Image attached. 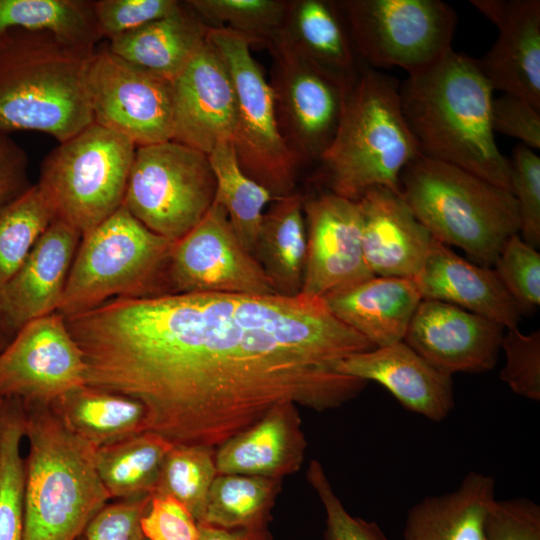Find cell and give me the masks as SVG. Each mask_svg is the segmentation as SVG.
<instances>
[{
    "label": "cell",
    "instance_id": "5bb4252c",
    "mask_svg": "<svg viewBox=\"0 0 540 540\" xmlns=\"http://www.w3.org/2000/svg\"><path fill=\"white\" fill-rule=\"evenodd\" d=\"M86 384L83 354L65 317L54 312L22 326L0 351V397L51 405Z\"/></svg>",
    "mask_w": 540,
    "mask_h": 540
},
{
    "label": "cell",
    "instance_id": "8d00e7d4",
    "mask_svg": "<svg viewBox=\"0 0 540 540\" xmlns=\"http://www.w3.org/2000/svg\"><path fill=\"white\" fill-rule=\"evenodd\" d=\"M218 475L215 449L197 445H173L168 452L153 495L170 496L201 522L210 487Z\"/></svg>",
    "mask_w": 540,
    "mask_h": 540
},
{
    "label": "cell",
    "instance_id": "ac0fdd59",
    "mask_svg": "<svg viewBox=\"0 0 540 540\" xmlns=\"http://www.w3.org/2000/svg\"><path fill=\"white\" fill-rule=\"evenodd\" d=\"M172 85V140L207 155L219 144L232 141L234 89L223 59L208 39Z\"/></svg>",
    "mask_w": 540,
    "mask_h": 540
},
{
    "label": "cell",
    "instance_id": "ffe728a7",
    "mask_svg": "<svg viewBox=\"0 0 540 540\" xmlns=\"http://www.w3.org/2000/svg\"><path fill=\"white\" fill-rule=\"evenodd\" d=\"M81 233L55 218L0 292V314L16 333L26 323L57 312Z\"/></svg>",
    "mask_w": 540,
    "mask_h": 540
},
{
    "label": "cell",
    "instance_id": "83f0119b",
    "mask_svg": "<svg viewBox=\"0 0 540 540\" xmlns=\"http://www.w3.org/2000/svg\"><path fill=\"white\" fill-rule=\"evenodd\" d=\"M303 198L297 193L274 200L262 219L253 250L276 294L301 293L307 236Z\"/></svg>",
    "mask_w": 540,
    "mask_h": 540
},
{
    "label": "cell",
    "instance_id": "f35d334b",
    "mask_svg": "<svg viewBox=\"0 0 540 540\" xmlns=\"http://www.w3.org/2000/svg\"><path fill=\"white\" fill-rule=\"evenodd\" d=\"M494 270L520 314L533 313L540 304V254L513 234L504 243Z\"/></svg>",
    "mask_w": 540,
    "mask_h": 540
},
{
    "label": "cell",
    "instance_id": "db71d44e",
    "mask_svg": "<svg viewBox=\"0 0 540 540\" xmlns=\"http://www.w3.org/2000/svg\"><path fill=\"white\" fill-rule=\"evenodd\" d=\"M144 540H147V539H144Z\"/></svg>",
    "mask_w": 540,
    "mask_h": 540
},
{
    "label": "cell",
    "instance_id": "30bf717a",
    "mask_svg": "<svg viewBox=\"0 0 540 540\" xmlns=\"http://www.w3.org/2000/svg\"><path fill=\"white\" fill-rule=\"evenodd\" d=\"M215 195L208 155L169 140L136 147L123 205L152 232L175 242L201 221Z\"/></svg>",
    "mask_w": 540,
    "mask_h": 540
},
{
    "label": "cell",
    "instance_id": "4fadbf2b",
    "mask_svg": "<svg viewBox=\"0 0 540 540\" xmlns=\"http://www.w3.org/2000/svg\"><path fill=\"white\" fill-rule=\"evenodd\" d=\"M171 293L276 294L261 265L240 241L221 204L174 242L167 270Z\"/></svg>",
    "mask_w": 540,
    "mask_h": 540
},
{
    "label": "cell",
    "instance_id": "9c48e42d",
    "mask_svg": "<svg viewBox=\"0 0 540 540\" xmlns=\"http://www.w3.org/2000/svg\"><path fill=\"white\" fill-rule=\"evenodd\" d=\"M207 39L231 77L235 94L231 142L241 168L275 200L292 194L297 161L280 132L275 90L252 57L251 41L227 28H210Z\"/></svg>",
    "mask_w": 540,
    "mask_h": 540
},
{
    "label": "cell",
    "instance_id": "ba28073f",
    "mask_svg": "<svg viewBox=\"0 0 540 540\" xmlns=\"http://www.w3.org/2000/svg\"><path fill=\"white\" fill-rule=\"evenodd\" d=\"M136 146L95 122L44 159L37 185L55 217L84 234L122 205Z\"/></svg>",
    "mask_w": 540,
    "mask_h": 540
},
{
    "label": "cell",
    "instance_id": "484cf974",
    "mask_svg": "<svg viewBox=\"0 0 540 540\" xmlns=\"http://www.w3.org/2000/svg\"><path fill=\"white\" fill-rule=\"evenodd\" d=\"M494 499V479L471 471L454 491L427 496L410 508L403 540H484V522Z\"/></svg>",
    "mask_w": 540,
    "mask_h": 540
},
{
    "label": "cell",
    "instance_id": "e0dca14e",
    "mask_svg": "<svg viewBox=\"0 0 540 540\" xmlns=\"http://www.w3.org/2000/svg\"><path fill=\"white\" fill-rule=\"evenodd\" d=\"M278 44L276 99L282 103L299 151L320 158L336 133L354 82L327 70L297 48Z\"/></svg>",
    "mask_w": 540,
    "mask_h": 540
},
{
    "label": "cell",
    "instance_id": "f907efd6",
    "mask_svg": "<svg viewBox=\"0 0 540 540\" xmlns=\"http://www.w3.org/2000/svg\"><path fill=\"white\" fill-rule=\"evenodd\" d=\"M15 333L9 328L0 314V351H2L12 340Z\"/></svg>",
    "mask_w": 540,
    "mask_h": 540
},
{
    "label": "cell",
    "instance_id": "277c9868",
    "mask_svg": "<svg viewBox=\"0 0 540 540\" xmlns=\"http://www.w3.org/2000/svg\"><path fill=\"white\" fill-rule=\"evenodd\" d=\"M23 408L29 441L24 540H77L111 499L97 470L98 447L74 433L51 405Z\"/></svg>",
    "mask_w": 540,
    "mask_h": 540
},
{
    "label": "cell",
    "instance_id": "7a4b0ae2",
    "mask_svg": "<svg viewBox=\"0 0 540 540\" xmlns=\"http://www.w3.org/2000/svg\"><path fill=\"white\" fill-rule=\"evenodd\" d=\"M493 91L476 59L450 49L427 70L407 76L399 94L421 155L511 192L510 160L492 128Z\"/></svg>",
    "mask_w": 540,
    "mask_h": 540
},
{
    "label": "cell",
    "instance_id": "4dcf8cb0",
    "mask_svg": "<svg viewBox=\"0 0 540 540\" xmlns=\"http://www.w3.org/2000/svg\"><path fill=\"white\" fill-rule=\"evenodd\" d=\"M172 447L171 442L150 431L98 447L97 470L110 498L152 495Z\"/></svg>",
    "mask_w": 540,
    "mask_h": 540
},
{
    "label": "cell",
    "instance_id": "681fc988",
    "mask_svg": "<svg viewBox=\"0 0 540 540\" xmlns=\"http://www.w3.org/2000/svg\"><path fill=\"white\" fill-rule=\"evenodd\" d=\"M198 530L196 540H273L268 528L226 529L198 523Z\"/></svg>",
    "mask_w": 540,
    "mask_h": 540
},
{
    "label": "cell",
    "instance_id": "7402d4cb",
    "mask_svg": "<svg viewBox=\"0 0 540 540\" xmlns=\"http://www.w3.org/2000/svg\"><path fill=\"white\" fill-rule=\"evenodd\" d=\"M362 245L374 276L413 279L421 269L433 237L416 218L401 193L367 190L358 200Z\"/></svg>",
    "mask_w": 540,
    "mask_h": 540
},
{
    "label": "cell",
    "instance_id": "7bdbcfd3",
    "mask_svg": "<svg viewBox=\"0 0 540 540\" xmlns=\"http://www.w3.org/2000/svg\"><path fill=\"white\" fill-rule=\"evenodd\" d=\"M175 0H99L95 14L101 38L112 40L182 8Z\"/></svg>",
    "mask_w": 540,
    "mask_h": 540
},
{
    "label": "cell",
    "instance_id": "2e32d148",
    "mask_svg": "<svg viewBox=\"0 0 540 540\" xmlns=\"http://www.w3.org/2000/svg\"><path fill=\"white\" fill-rule=\"evenodd\" d=\"M504 327L460 307L422 299L403 342L439 371L481 373L497 363Z\"/></svg>",
    "mask_w": 540,
    "mask_h": 540
},
{
    "label": "cell",
    "instance_id": "d4e9b609",
    "mask_svg": "<svg viewBox=\"0 0 540 540\" xmlns=\"http://www.w3.org/2000/svg\"><path fill=\"white\" fill-rule=\"evenodd\" d=\"M331 312L375 347L403 341L422 298L413 279L374 276L323 297Z\"/></svg>",
    "mask_w": 540,
    "mask_h": 540
},
{
    "label": "cell",
    "instance_id": "52a82bcc",
    "mask_svg": "<svg viewBox=\"0 0 540 540\" xmlns=\"http://www.w3.org/2000/svg\"><path fill=\"white\" fill-rule=\"evenodd\" d=\"M173 244L122 205L81 237L57 312L68 317L113 298L170 294L167 270Z\"/></svg>",
    "mask_w": 540,
    "mask_h": 540
},
{
    "label": "cell",
    "instance_id": "3957f363",
    "mask_svg": "<svg viewBox=\"0 0 540 540\" xmlns=\"http://www.w3.org/2000/svg\"><path fill=\"white\" fill-rule=\"evenodd\" d=\"M94 50L24 30L0 36V135L31 130L62 143L93 123L86 72Z\"/></svg>",
    "mask_w": 540,
    "mask_h": 540
},
{
    "label": "cell",
    "instance_id": "f5cc1de1",
    "mask_svg": "<svg viewBox=\"0 0 540 540\" xmlns=\"http://www.w3.org/2000/svg\"><path fill=\"white\" fill-rule=\"evenodd\" d=\"M2 401H3V399L0 397V408H1V405H2Z\"/></svg>",
    "mask_w": 540,
    "mask_h": 540
},
{
    "label": "cell",
    "instance_id": "f1b7e54d",
    "mask_svg": "<svg viewBox=\"0 0 540 540\" xmlns=\"http://www.w3.org/2000/svg\"><path fill=\"white\" fill-rule=\"evenodd\" d=\"M51 406L74 433L97 447L147 431V411L140 401L86 384Z\"/></svg>",
    "mask_w": 540,
    "mask_h": 540
},
{
    "label": "cell",
    "instance_id": "f546056e",
    "mask_svg": "<svg viewBox=\"0 0 540 540\" xmlns=\"http://www.w3.org/2000/svg\"><path fill=\"white\" fill-rule=\"evenodd\" d=\"M11 30L48 34L85 49H95L101 39L95 1L86 0H0V36Z\"/></svg>",
    "mask_w": 540,
    "mask_h": 540
},
{
    "label": "cell",
    "instance_id": "5b68a950",
    "mask_svg": "<svg viewBox=\"0 0 540 540\" xmlns=\"http://www.w3.org/2000/svg\"><path fill=\"white\" fill-rule=\"evenodd\" d=\"M400 82L365 63L352 84L336 133L319 158L331 192L358 200L367 190L401 193L404 168L421 155L400 102Z\"/></svg>",
    "mask_w": 540,
    "mask_h": 540
},
{
    "label": "cell",
    "instance_id": "603a6c76",
    "mask_svg": "<svg viewBox=\"0 0 540 540\" xmlns=\"http://www.w3.org/2000/svg\"><path fill=\"white\" fill-rule=\"evenodd\" d=\"M413 281L422 299L460 307L507 329L517 327L520 320L494 269L468 262L435 238Z\"/></svg>",
    "mask_w": 540,
    "mask_h": 540
},
{
    "label": "cell",
    "instance_id": "cb8c5ba5",
    "mask_svg": "<svg viewBox=\"0 0 540 540\" xmlns=\"http://www.w3.org/2000/svg\"><path fill=\"white\" fill-rule=\"evenodd\" d=\"M306 445L297 405L283 403L215 449L217 473L281 480L300 469Z\"/></svg>",
    "mask_w": 540,
    "mask_h": 540
},
{
    "label": "cell",
    "instance_id": "816d5d0a",
    "mask_svg": "<svg viewBox=\"0 0 540 540\" xmlns=\"http://www.w3.org/2000/svg\"><path fill=\"white\" fill-rule=\"evenodd\" d=\"M77 540H85L84 536L82 535L79 539Z\"/></svg>",
    "mask_w": 540,
    "mask_h": 540
},
{
    "label": "cell",
    "instance_id": "c3c4849f",
    "mask_svg": "<svg viewBox=\"0 0 540 540\" xmlns=\"http://www.w3.org/2000/svg\"><path fill=\"white\" fill-rule=\"evenodd\" d=\"M31 186L27 154L9 135H0V208Z\"/></svg>",
    "mask_w": 540,
    "mask_h": 540
},
{
    "label": "cell",
    "instance_id": "d6a6232c",
    "mask_svg": "<svg viewBox=\"0 0 540 540\" xmlns=\"http://www.w3.org/2000/svg\"><path fill=\"white\" fill-rule=\"evenodd\" d=\"M280 486V479L218 474L199 523L226 529L267 528Z\"/></svg>",
    "mask_w": 540,
    "mask_h": 540
},
{
    "label": "cell",
    "instance_id": "60d3db41",
    "mask_svg": "<svg viewBox=\"0 0 540 540\" xmlns=\"http://www.w3.org/2000/svg\"><path fill=\"white\" fill-rule=\"evenodd\" d=\"M501 348L506 355L500 379L527 399L540 400V331L521 333L517 327L503 334Z\"/></svg>",
    "mask_w": 540,
    "mask_h": 540
},
{
    "label": "cell",
    "instance_id": "bcb514c9",
    "mask_svg": "<svg viewBox=\"0 0 540 540\" xmlns=\"http://www.w3.org/2000/svg\"><path fill=\"white\" fill-rule=\"evenodd\" d=\"M491 122L494 133L516 138L532 150L540 148V108L525 99L506 93L493 98Z\"/></svg>",
    "mask_w": 540,
    "mask_h": 540
},
{
    "label": "cell",
    "instance_id": "6da1fadb",
    "mask_svg": "<svg viewBox=\"0 0 540 540\" xmlns=\"http://www.w3.org/2000/svg\"><path fill=\"white\" fill-rule=\"evenodd\" d=\"M66 323L86 385L140 401L147 431L173 445L214 449L277 405L342 406L367 382L339 362L374 348L303 294L113 298Z\"/></svg>",
    "mask_w": 540,
    "mask_h": 540
},
{
    "label": "cell",
    "instance_id": "e575fe53",
    "mask_svg": "<svg viewBox=\"0 0 540 540\" xmlns=\"http://www.w3.org/2000/svg\"><path fill=\"white\" fill-rule=\"evenodd\" d=\"M24 436L22 402L3 399L0 408V540H24L25 460L20 453Z\"/></svg>",
    "mask_w": 540,
    "mask_h": 540
},
{
    "label": "cell",
    "instance_id": "1f68e13d",
    "mask_svg": "<svg viewBox=\"0 0 540 540\" xmlns=\"http://www.w3.org/2000/svg\"><path fill=\"white\" fill-rule=\"evenodd\" d=\"M296 48L327 70L354 82L363 66L357 61L346 19L339 4L303 0L296 4Z\"/></svg>",
    "mask_w": 540,
    "mask_h": 540
},
{
    "label": "cell",
    "instance_id": "d6986e66",
    "mask_svg": "<svg viewBox=\"0 0 540 540\" xmlns=\"http://www.w3.org/2000/svg\"><path fill=\"white\" fill-rule=\"evenodd\" d=\"M499 30L478 67L493 90L518 96L540 108V1L473 0Z\"/></svg>",
    "mask_w": 540,
    "mask_h": 540
},
{
    "label": "cell",
    "instance_id": "f6af8a7d",
    "mask_svg": "<svg viewBox=\"0 0 540 540\" xmlns=\"http://www.w3.org/2000/svg\"><path fill=\"white\" fill-rule=\"evenodd\" d=\"M150 501L146 495L107 503L87 524L85 540H144L141 519Z\"/></svg>",
    "mask_w": 540,
    "mask_h": 540
},
{
    "label": "cell",
    "instance_id": "9a60e30c",
    "mask_svg": "<svg viewBox=\"0 0 540 540\" xmlns=\"http://www.w3.org/2000/svg\"><path fill=\"white\" fill-rule=\"evenodd\" d=\"M307 249L301 293L323 298L374 277L362 245L358 202L332 192L303 202Z\"/></svg>",
    "mask_w": 540,
    "mask_h": 540
},
{
    "label": "cell",
    "instance_id": "8fae6325",
    "mask_svg": "<svg viewBox=\"0 0 540 540\" xmlns=\"http://www.w3.org/2000/svg\"><path fill=\"white\" fill-rule=\"evenodd\" d=\"M339 6L358 56L372 68L399 67L415 75L452 49L457 14L441 0H353Z\"/></svg>",
    "mask_w": 540,
    "mask_h": 540
},
{
    "label": "cell",
    "instance_id": "7c38bea8",
    "mask_svg": "<svg viewBox=\"0 0 540 540\" xmlns=\"http://www.w3.org/2000/svg\"><path fill=\"white\" fill-rule=\"evenodd\" d=\"M86 84L95 123L136 147L172 140V80L126 61L107 46L91 55Z\"/></svg>",
    "mask_w": 540,
    "mask_h": 540
},
{
    "label": "cell",
    "instance_id": "836d02e7",
    "mask_svg": "<svg viewBox=\"0 0 540 540\" xmlns=\"http://www.w3.org/2000/svg\"><path fill=\"white\" fill-rule=\"evenodd\" d=\"M216 179L215 201L223 206L242 244L253 253L264 208L275 199L241 168L231 141L208 155Z\"/></svg>",
    "mask_w": 540,
    "mask_h": 540
},
{
    "label": "cell",
    "instance_id": "ee69618b",
    "mask_svg": "<svg viewBox=\"0 0 540 540\" xmlns=\"http://www.w3.org/2000/svg\"><path fill=\"white\" fill-rule=\"evenodd\" d=\"M484 540H540V506L524 497L495 498L486 514Z\"/></svg>",
    "mask_w": 540,
    "mask_h": 540
},
{
    "label": "cell",
    "instance_id": "74e56055",
    "mask_svg": "<svg viewBox=\"0 0 540 540\" xmlns=\"http://www.w3.org/2000/svg\"><path fill=\"white\" fill-rule=\"evenodd\" d=\"M187 6L202 20L227 28L251 42L271 36L285 14V5L273 0H192Z\"/></svg>",
    "mask_w": 540,
    "mask_h": 540
},
{
    "label": "cell",
    "instance_id": "8992f818",
    "mask_svg": "<svg viewBox=\"0 0 540 540\" xmlns=\"http://www.w3.org/2000/svg\"><path fill=\"white\" fill-rule=\"evenodd\" d=\"M401 195L432 237L491 268L506 240L519 233L516 200L460 167L420 155L400 176Z\"/></svg>",
    "mask_w": 540,
    "mask_h": 540
},
{
    "label": "cell",
    "instance_id": "7dc6e473",
    "mask_svg": "<svg viewBox=\"0 0 540 540\" xmlns=\"http://www.w3.org/2000/svg\"><path fill=\"white\" fill-rule=\"evenodd\" d=\"M147 540H196L198 523L191 513L170 496H151L147 512L141 519Z\"/></svg>",
    "mask_w": 540,
    "mask_h": 540
},
{
    "label": "cell",
    "instance_id": "44dd1931",
    "mask_svg": "<svg viewBox=\"0 0 540 540\" xmlns=\"http://www.w3.org/2000/svg\"><path fill=\"white\" fill-rule=\"evenodd\" d=\"M337 370L385 387L407 410L439 422L454 407L452 376L445 374L401 341L342 359Z\"/></svg>",
    "mask_w": 540,
    "mask_h": 540
},
{
    "label": "cell",
    "instance_id": "d590c367",
    "mask_svg": "<svg viewBox=\"0 0 540 540\" xmlns=\"http://www.w3.org/2000/svg\"><path fill=\"white\" fill-rule=\"evenodd\" d=\"M55 218L37 184L0 208V292Z\"/></svg>",
    "mask_w": 540,
    "mask_h": 540
},
{
    "label": "cell",
    "instance_id": "4316f807",
    "mask_svg": "<svg viewBox=\"0 0 540 540\" xmlns=\"http://www.w3.org/2000/svg\"><path fill=\"white\" fill-rule=\"evenodd\" d=\"M209 29L183 5L169 16L110 40L108 48L128 62L173 80L206 42Z\"/></svg>",
    "mask_w": 540,
    "mask_h": 540
},
{
    "label": "cell",
    "instance_id": "ab89813d",
    "mask_svg": "<svg viewBox=\"0 0 540 540\" xmlns=\"http://www.w3.org/2000/svg\"><path fill=\"white\" fill-rule=\"evenodd\" d=\"M511 193L519 215L521 238L530 246L540 245V157L523 144L513 149Z\"/></svg>",
    "mask_w": 540,
    "mask_h": 540
},
{
    "label": "cell",
    "instance_id": "b9f144b4",
    "mask_svg": "<svg viewBox=\"0 0 540 540\" xmlns=\"http://www.w3.org/2000/svg\"><path fill=\"white\" fill-rule=\"evenodd\" d=\"M306 476L325 511L324 540H389L376 522L354 517L345 509L319 461L309 463Z\"/></svg>",
    "mask_w": 540,
    "mask_h": 540
}]
</instances>
